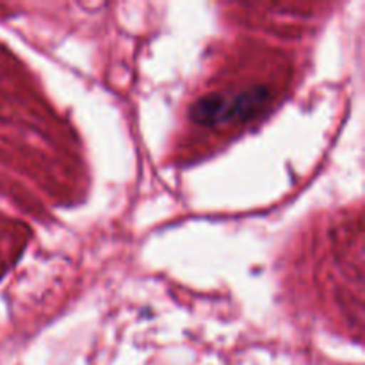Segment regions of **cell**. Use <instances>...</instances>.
<instances>
[{
	"mask_svg": "<svg viewBox=\"0 0 365 365\" xmlns=\"http://www.w3.org/2000/svg\"><path fill=\"white\" fill-rule=\"evenodd\" d=\"M269 91L264 86H255L227 98L221 93H210L196 100L191 107V116L196 123L214 127L228 121H248L269 102Z\"/></svg>",
	"mask_w": 365,
	"mask_h": 365,
	"instance_id": "obj_1",
	"label": "cell"
}]
</instances>
